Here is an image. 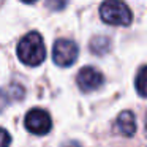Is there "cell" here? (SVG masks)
<instances>
[{
    "label": "cell",
    "instance_id": "4fadbf2b",
    "mask_svg": "<svg viewBox=\"0 0 147 147\" xmlns=\"http://www.w3.org/2000/svg\"><path fill=\"white\" fill-rule=\"evenodd\" d=\"M2 2H3V0H0V3H2Z\"/></svg>",
    "mask_w": 147,
    "mask_h": 147
},
{
    "label": "cell",
    "instance_id": "8992f818",
    "mask_svg": "<svg viewBox=\"0 0 147 147\" xmlns=\"http://www.w3.org/2000/svg\"><path fill=\"white\" fill-rule=\"evenodd\" d=\"M114 131L122 136H133L136 133V117L133 112L123 111L122 114H119L114 123Z\"/></svg>",
    "mask_w": 147,
    "mask_h": 147
},
{
    "label": "cell",
    "instance_id": "8fae6325",
    "mask_svg": "<svg viewBox=\"0 0 147 147\" xmlns=\"http://www.w3.org/2000/svg\"><path fill=\"white\" fill-rule=\"evenodd\" d=\"M10 103V98H8V93L5 90H0V112L7 108V105Z\"/></svg>",
    "mask_w": 147,
    "mask_h": 147
},
{
    "label": "cell",
    "instance_id": "3957f363",
    "mask_svg": "<svg viewBox=\"0 0 147 147\" xmlns=\"http://www.w3.org/2000/svg\"><path fill=\"white\" fill-rule=\"evenodd\" d=\"M52 57L60 67H70L78 59V46L71 40H57L52 49Z\"/></svg>",
    "mask_w": 147,
    "mask_h": 147
},
{
    "label": "cell",
    "instance_id": "30bf717a",
    "mask_svg": "<svg viewBox=\"0 0 147 147\" xmlns=\"http://www.w3.org/2000/svg\"><path fill=\"white\" fill-rule=\"evenodd\" d=\"M10 142H11V138H10V134H8L7 131L3 130V128H0V147L8 146Z\"/></svg>",
    "mask_w": 147,
    "mask_h": 147
},
{
    "label": "cell",
    "instance_id": "5b68a950",
    "mask_svg": "<svg viewBox=\"0 0 147 147\" xmlns=\"http://www.w3.org/2000/svg\"><path fill=\"white\" fill-rule=\"evenodd\" d=\"M76 81L82 92H92V90H96L103 84V76L98 70H95L92 67H86L78 73Z\"/></svg>",
    "mask_w": 147,
    "mask_h": 147
},
{
    "label": "cell",
    "instance_id": "277c9868",
    "mask_svg": "<svg viewBox=\"0 0 147 147\" xmlns=\"http://www.w3.org/2000/svg\"><path fill=\"white\" fill-rule=\"evenodd\" d=\"M51 127H52L51 117L45 109L35 108L26 115V128L33 134H38V136L46 134L49 133Z\"/></svg>",
    "mask_w": 147,
    "mask_h": 147
},
{
    "label": "cell",
    "instance_id": "7a4b0ae2",
    "mask_svg": "<svg viewBox=\"0 0 147 147\" xmlns=\"http://www.w3.org/2000/svg\"><path fill=\"white\" fill-rule=\"evenodd\" d=\"M100 16L106 24L111 26H128L133 14L122 0H106L100 8Z\"/></svg>",
    "mask_w": 147,
    "mask_h": 147
},
{
    "label": "cell",
    "instance_id": "7c38bea8",
    "mask_svg": "<svg viewBox=\"0 0 147 147\" xmlns=\"http://www.w3.org/2000/svg\"><path fill=\"white\" fill-rule=\"evenodd\" d=\"M24 3H33V2H36V0H22Z\"/></svg>",
    "mask_w": 147,
    "mask_h": 147
},
{
    "label": "cell",
    "instance_id": "ba28073f",
    "mask_svg": "<svg viewBox=\"0 0 147 147\" xmlns=\"http://www.w3.org/2000/svg\"><path fill=\"white\" fill-rule=\"evenodd\" d=\"M90 45H98V48L95 46V48L92 49V52H95V54H103V52L108 51V48H109V41H108L106 38H101V36H96V38H93Z\"/></svg>",
    "mask_w": 147,
    "mask_h": 147
},
{
    "label": "cell",
    "instance_id": "6da1fadb",
    "mask_svg": "<svg viewBox=\"0 0 147 147\" xmlns=\"http://www.w3.org/2000/svg\"><path fill=\"white\" fill-rule=\"evenodd\" d=\"M18 55L21 62L29 67H38L46 59V48L41 35L36 32L27 33L18 46Z\"/></svg>",
    "mask_w": 147,
    "mask_h": 147
},
{
    "label": "cell",
    "instance_id": "9c48e42d",
    "mask_svg": "<svg viewBox=\"0 0 147 147\" xmlns=\"http://www.w3.org/2000/svg\"><path fill=\"white\" fill-rule=\"evenodd\" d=\"M67 5V0H48V7L52 10H62Z\"/></svg>",
    "mask_w": 147,
    "mask_h": 147
},
{
    "label": "cell",
    "instance_id": "52a82bcc",
    "mask_svg": "<svg viewBox=\"0 0 147 147\" xmlns=\"http://www.w3.org/2000/svg\"><path fill=\"white\" fill-rule=\"evenodd\" d=\"M136 87H138V93L141 96H146V67H141L139 73H138Z\"/></svg>",
    "mask_w": 147,
    "mask_h": 147
}]
</instances>
